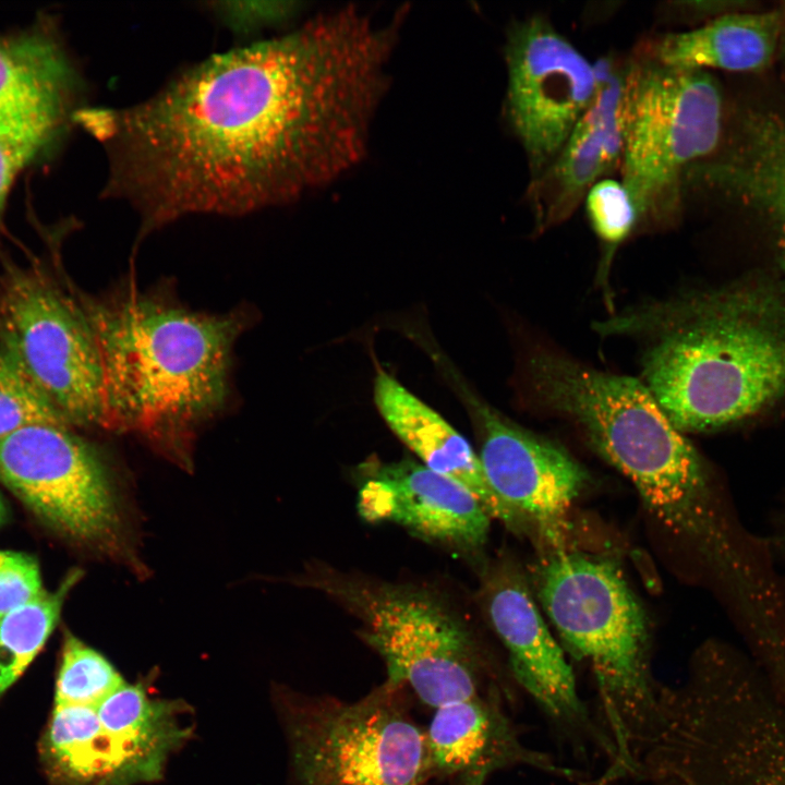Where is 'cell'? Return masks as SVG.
I'll list each match as a JSON object with an SVG mask.
<instances>
[{"mask_svg":"<svg viewBox=\"0 0 785 785\" xmlns=\"http://www.w3.org/2000/svg\"><path fill=\"white\" fill-rule=\"evenodd\" d=\"M689 174L760 219L785 268V111L742 110L727 146L691 167Z\"/></svg>","mask_w":785,"mask_h":785,"instance_id":"obj_18","label":"cell"},{"mask_svg":"<svg viewBox=\"0 0 785 785\" xmlns=\"http://www.w3.org/2000/svg\"><path fill=\"white\" fill-rule=\"evenodd\" d=\"M723 99L711 73L662 64L644 53L631 59L621 182L641 226L672 222L688 170L715 154Z\"/></svg>","mask_w":785,"mask_h":785,"instance_id":"obj_8","label":"cell"},{"mask_svg":"<svg viewBox=\"0 0 785 785\" xmlns=\"http://www.w3.org/2000/svg\"><path fill=\"white\" fill-rule=\"evenodd\" d=\"M33 425L72 426L0 351V437Z\"/></svg>","mask_w":785,"mask_h":785,"instance_id":"obj_26","label":"cell"},{"mask_svg":"<svg viewBox=\"0 0 785 785\" xmlns=\"http://www.w3.org/2000/svg\"><path fill=\"white\" fill-rule=\"evenodd\" d=\"M0 351L73 426L106 427L102 366L76 299L38 267L0 279Z\"/></svg>","mask_w":785,"mask_h":785,"instance_id":"obj_10","label":"cell"},{"mask_svg":"<svg viewBox=\"0 0 785 785\" xmlns=\"http://www.w3.org/2000/svg\"><path fill=\"white\" fill-rule=\"evenodd\" d=\"M595 95L554 161L530 183L535 228L566 220L597 181L620 168L629 102L631 59L594 62Z\"/></svg>","mask_w":785,"mask_h":785,"instance_id":"obj_17","label":"cell"},{"mask_svg":"<svg viewBox=\"0 0 785 785\" xmlns=\"http://www.w3.org/2000/svg\"><path fill=\"white\" fill-rule=\"evenodd\" d=\"M535 582L565 649L585 662L595 679L605 733L615 750L601 782L632 776L659 691L649 666L643 608L614 563L566 547L550 551L541 560Z\"/></svg>","mask_w":785,"mask_h":785,"instance_id":"obj_5","label":"cell"},{"mask_svg":"<svg viewBox=\"0 0 785 785\" xmlns=\"http://www.w3.org/2000/svg\"><path fill=\"white\" fill-rule=\"evenodd\" d=\"M583 201L593 231L611 253L640 227L636 204L621 181H597Z\"/></svg>","mask_w":785,"mask_h":785,"instance_id":"obj_27","label":"cell"},{"mask_svg":"<svg viewBox=\"0 0 785 785\" xmlns=\"http://www.w3.org/2000/svg\"><path fill=\"white\" fill-rule=\"evenodd\" d=\"M83 85L51 15L0 32V140L44 157L74 122Z\"/></svg>","mask_w":785,"mask_h":785,"instance_id":"obj_15","label":"cell"},{"mask_svg":"<svg viewBox=\"0 0 785 785\" xmlns=\"http://www.w3.org/2000/svg\"><path fill=\"white\" fill-rule=\"evenodd\" d=\"M124 683L99 652L67 631L56 683L55 704L96 706Z\"/></svg>","mask_w":785,"mask_h":785,"instance_id":"obj_25","label":"cell"},{"mask_svg":"<svg viewBox=\"0 0 785 785\" xmlns=\"http://www.w3.org/2000/svg\"><path fill=\"white\" fill-rule=\"evenodd\" d=\"M468 409L478 452L495 494L553 550L565 548L567 516L588 482L584 468L564 448L536 435L475 396Z\"/></svg>","mask_w":785,"mask_h":785,"instance_id":"obj_14","label":"cell"},{"mask_svg":"<svg viewBox=\"0 0 785 785\" xmlns=\"http://www.w3.org/2000/svg\"><path fill=\"white\" fill-rule=\"evenodd\" d=\"M480 602L520 686L559 729L576 740L593 741L611 763L614 747L592 721L564 650L551 633L520 569L507 560L490 567L482 579Z\"/></svg>","mask_w":785,"mask_h":785,"instance_id":"obj_13","label":"cell"},{"mask_svg":"<svg viewBox=\"0 0 785 785\" xmlns=\"http://www.w3.org/2000/svg\"><path fill=\"white\" fill-rule=\"evenodd\" d=\"M641 347V382L672 424L705 432L785 397V283L744 279L594 324Z\"/></svg>","mask_w":785,"mask_h":785,"instance_id":"obj_2","label":"cell"},{"mask_svg":"<svg viewBox=\"0 0 785 785\" xmlns=\"http://www.w3.org/2000/svg\"><path fill=\"white\" fill-rule=\"evenodd\" d=\"M8 519V509L5 503L0 494V526H2Z\"/></svg>","mask_w":785,"mask_h":785,"instance_id":"obj_32","label":"cell"},{"mask_svg":"<svg viewBox=\"0 0 785 785\" xmlns=\"http://www.w3.org/2000/svg\"><path fill=\"white\" fill-rule=\"evenodd\" d=\"M374 402L389 430L423 466L466 486L492 519L515 532L528 531L491 487L478 452L439 413L385 371L376 374Z\"/></svg>","mask_w":785,"mask_h":785,"instance_id":"obj_20","label":"cell"},{"mask_svg":"<svg viewBox=\"0 0 785 785\" xmlns=\"http://www.w3.org/2000/svg\"><path fill=\"white\" fill-rule=\"evenodd\" d=\"M36 159L32 153L0 140V224L15 178Z\"/></svg>","mask_w":785,"mask_h":785,"instance_id":"obj_30","label":"cell"},{"mask_svg":"<svg viewBox=\"0 0 785 785\" xmlns=\"http://www.w3.org/2000/svg\"><path fill=\"white\" fill-rule=\"evenodd\" d=\"M40 753L48 774L62 785H132L95 706L55 704Z\"/></svg>","mask_w":785,"mask_h":785,"instance_id":"obj_23","label":"cell"},{"mask_svg":"<svg viewBox=\"0 0 785 785\" xmlns=\"http://www.w3.org/2000/svg\"><path fill=\"white\" fill-rule=\"evenodd\" d=\"M637 777L651 785H785V704L763 673L713 653L660 688Z\"/></svg>","mask_w":785,"mask_h":785,"instance_id":"obj_4","label":"cell"},{"mask_svg":"<svg viewBox=\"0 0 785 785\" xmlns=\"http://www.w3.org/2000/svg\"><path fill=\"white\" fill-rule=\"evenodd\" d=\"M0 482L61 535L114 542L119 518L106 467L71 428L33 425L0 437Z\"/></svg>","mask_w":785,"mask_h":785,"instance_id":"obj_11","label":"cell"},{"mask_svg":"<svg viewBox=\"0 0 785 785\" xmlns=\"http://www.w3.org/2000/svg\"><path fill=\"white\" fill-rule=\"evenodd\" d=\"M76 299L100 354L106 427L174 443L224 408L244 313H195L134 292Z\"/></svg>","mask_w":785,"mask_h":785,"instance_id":"obj_3","label":"cell"},{"mask_svg":"<svg viewBox=\"0 0 785 785\" xmlns=\"http://www.w3.org/2000/svg\"><path fill=\"white\" fill-rule=\"evenodd\" d=\"M425 735L432 774L457 776L462 785H484L495 771L517 765L578 778L575 771L527 746L498 701L488 696L436 709Z\"/></svg>","mask_w":785,"mask_h":785,"instance_id":"obj_19","label":"cell"},{"mask_svg":"<svg viewBox=\"0 0 785 785\" xmlns=\"http://www.w3.org/2000/svg\"><path fill=\"white\" fill-rule=\"evenodd\" d=\"M82 572L72 570L52 592L0 615V699L41 651Z\"/></svg>","mask_w":785,"mask_h":785,"instance_id":"obj_24","label":"cell"},{"mask_svg":"<svg viewBox=\"0 0 785 785\" xmlns=\"http://www.w3.org/2000/svg\"><path fill=\"white\" fill-rule=\"evenodd\" d=\"M396 37L395 24L347 7L212 56L136 105L81 109L75 122L108 157L105 196L137 210L142 238L331 182L364 155Z\"/></svg>","mask_w":785,"mask_h":785,"instance_id":"obj_1","label":"cell"},{"mask_svg":"<svg viewBox=\"0 0 785 785\" xmlns=\"http://www.w3.org/2000/svg\"><path fill=\"white\" fill-rule=\"evenodd\" d=\"M505 56V114L533 180L554 161L591 104L595 67L540 15L510 28Z\"/></svg>","mask_w":785,"mask_h":785,"instance_id":"obj_12","label":"cell"},{"mask_svg":"<svg viewBox=\"0 0 785 785\" xmlns=\"http://www.w3.org/2000/svg\"><path fill=\"white\" fill-rule=\"evenodd\" d=\"M777 52L780 55V58L785 61V15H783V26H782Z\"/></svg>","mask_w":785,"mask_h":785,"instance_id":"obj_31","label":"cell"},{"mask_svg":"<svg viewBox=\"0 0 785 785\" xmlns=\"http://www.w3.org/2000/svg\"><path fill=\"white\" fill-rule=\"evenodd\" d=\"M359 621V636L383 659L387 681L409 685L426 705L480 693L483 661L475 640L445 599L427 588L314 567L302 581Z\"/></svg>","mask_w":785,"mask_h":785,"instance_id":"obj_7","label":"cell"},{"mask_svg":"<svg viewBox=\"0 0 785 785\" xmlns=\"http://www.w3.org/2000/svg\"><path fill=\"white\" fill-rule=\"evenodd\" d=\"M207 8L228 28L242 35L285 23L300 11L295 1H215Z\"/></svg>","mask_w":785,"mask_h":785,"instance_id":"obj_28","label":"cell"},{"mask_svg":"<svg viewBox=\"0 0 785 785\" xmlns=\"http://www.w3.org/2000/svg\"><path fill=\"white\" fill-rule=\"evenodd\" d=\"M387 680L365 697L281 700L298 785H425L426 735Z\"/></svg>","mask_w":785,"mask_h":785,"instance_id":"obj_9","label":"cell"},{"mask_svg":"<svg viewBox=\"0 0 785 785\" xmlns=\"http://www.w3.org/2000/svg\"><path fill=\"white\" fill-rule=\"evenodd\" d=\"M550 403L630 480L666 529L706 551L717 543L700 457L640 379L577 365Z\"/></svg>","mask_w":785,"mask_h":785,"instance_id":"obj_6","label":"cell"},{"mask_svg":"<svg viewBox=\"0 0 785 785\" xmlns=\"http://www.w3.org/2000/svg\"><path fill=\"white\" fill-rule=\"evenodd\" d=\"M360 473L357 506L365 521L397 523L458 553L476 555L484 548L492 518L459 482L409 458L369 461Z\"/></svg>","mask_w":785,"mask_h":785,"instance_id":"obj_16","label":"cell"},{"mask_svg":"<svg viewBox=\"0 0 785 785\" xmlns=\"http://www.w3.org/2000/svg\"><path fill=\"white\" fill-rule=\"evenodd\" d=\"M782 26L780 11L732 12L697 28L661 35L642 53L678 69L761 71L777 52Z\"/></svg>","mask_w":785,"mask_h":785,"instance_id":"obj_21","label":"cell"},{"mask_svg":"<svg viewBox=\"0 0 785 785\" xmlns=\"http://www.w3.org/2000/svg\"><path fill=\"white\" fill-rule=\"evenodd\" d=\"M44 591L39 565L34 556L0 551V615L27 604Z\"/></svg>","mask_w":785,"mask_h":785,"instance_id":"obj_29","label":"cell"},{"mask_svg":"<svg viewBox=\"0 0 785 785\" xmlns=\"http://www.w3.org/2000/svg\"><path fill=\"white\" fill-rule=\"evenodd\" d=\"M102 728L146 782L158 780L169 754L191 734L184 708L152 697L142 684L123 683L95 706Z\"/></svg>","mask_w":785,"mask_h":785,"instance_id":"obj_22","label":"cell"}]
</instances>
